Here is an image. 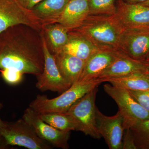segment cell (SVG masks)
Here are the masks:
<instances>
[{
	"label": "cell",
	"instance_id": "5",
	"mask_svg": "<svg viewBox=\"0 0 149 149\" xmlns=\"http://www.w3.org/2000/svg\"><path fill=\"white\" fill-rule=\"evenodd\" d=\"M0 134L8 146L29 149H51L52 146L40 139L28 123L22 118L13 122H6L0 128Z\"/></svg>",
	"mask_w": 149,
	"mask_h": 149
},
{
	"label": "cell",
	"instance_id": "33",
	"mask_svg": "<svg viewBox=\"0 0 149 149\" xmlns=\"http://www.w3.org/2000/svg\"><path fill=\"white\" fill-rule=\"evenodd\" d=\"M148 73H149V67L148 70Z\"/></svg>",
	"mask_w": 149,
	"mask_h": 149
},
{
	"label": "cell",
	"instance_id": "12",
	"mask_svg": "<svg viewBox=\"0 0 149 149\" xmlns=\"http://www.w3.org/2000/svg\"><path fill=\"white\" fill-rule=\"evenodd\" d=\"M116 15L124 29L149 27V7L116 0Z\"/></svg>",
	"mask_w": 149,
	"mask_h": 149
},
{
	"label": "cell",
	"instance_id": "6",
	"mask_svg": "<svg viewBox=\"0 0 149 149\" xmlns=\"http://www.w3.org/2000/svg\"><path fill=\"white\" fill-rule=\"evenodd\" d=\"M104 89L117 104L124 129H130L138 122L149 118V111L133 98L128 90L109 84L104 85Z\"/></svg>",
	"mask_w": 149,
	"mask_h": 149
},
{
	"label": "cell",
	"instance_id": "20",
	"mask_svg": "<svg viewBox=\"0 0 149 149\" xmlns=\"http://www.w3.org/2000/svg\"><path fill=\"white\" fill-rule=\"evenodd\" d=\"M102 80L103 82H109L113 86L128 91L149 90V73L148 71L135 72L123 77L107 78Z\"/></svg>",
	"mask_w": 149,
	"mask_h": 149
},
{
	"label": "cell",
	"instance_id": "23",
	"mask_svg": "<svg viewBox=\"0 0 149 149\" xmlns=\"http://www.w3.org/2000/svg\"><path fill=\"white\" fill-rule=\"evenodd\" d=\"M89 15H113L116 12V0H88Z\"/></svg>",
	"mask_w": 149,
	"mask_h": 149
},
{
	"label": "cell",
	"instance_id": "22",
	"mask_svg": "<svg viewBox=\"0 0 149 149\" xmlns=\"http://www.w3.org/2000/svg\"><path fill=\"white\" fill-rule=\"evenodd\" d=\"M130 129L138 149H149V118L138 122Z\"/></svg>",
	"mask_w": 149,
	"mask_h": 149
},
{
	"label": "cell",
	"instance_id": "7",
	"mask_svg": "<svg viewBox=\"0 0 149 149\" xmlns=\"http://www.w3.org/2000/svg\"><path fill=\"white\" fill-rule=\"evenodd\" d=\"M19 24L42 31L40 20L32 10L24 8L17 0H0V33L9 27Z\"/></svg>",
	"mask_w": 149,
	"mask_h": 149
},
{
	"label": "cell",
	"instance_id": "16",
	"mask_svg": "<svg viewBox=\"0 0 149 149\" xmlns=\"http://www.w3.org/2000/svg\"><path fill=\"white\" fill-rule=\"evenodd\" d=\"M53 56L63 77L71 85L78 81L85 66V61L63 52Z\"/></svg>",
	"mask_w": 149,
	"mask_h": 149
},
{
	"label": "cell",
	"instance_id": "24",
	"mask_svg": "<svg viewBox=\"0 0 149 149\" xmlns=\"http://www.w3.org/2000/svg\"><path fill=\"white\" fill-rule=\"evenodd\" d=\"M1 75L3 80L9 85H18L23 79V74L14 70L4 69L0 70Z\"/></svg>",
	"mask_w": 149,
	"mask_h": 149
},
{
	"label": "cell",
	"instance_id": "1",
	"mask_svg": "<svg viewBox=\"0 0 149 149\" xmlns=\"http://www.w3.org/2000/svg\"><path fill=\"white\" fill-rule=\"evenodd\" d=\"M45 55L41 31L19 24L0 33V70L36 76L43 72Z\"/></svg>",
	"mask_w": 149,
	"mask_h": 149
},
{
	"label": "cell",
	"instance_id": "14",
	"mask_svg": "<svg viewBox=\"0 0 149 149\" xmlns=\"http://www.w3.org/2000/svg\"><path fill=\"white\" fill-rule=\"evenodd\" d=\"M148 68L143 62L131 58L122 52L98 78L103 80L123 77L135 72H147Z\"/></svg>",
	"mask_w": 149,
	"mask_h": 149
},
{
	"label": "cell",
	"instance_id": "8",
	"mask_svg": "<svg viewBox=\"0 0 149 149\" xmlns=\"http://www.w3.org/2000/svg\"><path fill=\"white\" fill-rule=\"evenodd\" d=\"M45 55V66L43 72L37 76L36 87L42 92L51 91L62 93L71 86L63 77L58 69L54 56L50 52L41 31Z\"/></svg>",
	"mask_w": 149,
	"mask_h": 149
},
{
	"label": "cell",
	"instance_id": "27",
	"mask_svg": "<svg viewBox=\"0 0 149 149\" xmlns=\"http://www.w3.org/2000/svg\"><path fill=\"white\" fill-rule=\"evenodd\" d=\"M43 0H17V1L24 8L32 10L35 6Z\"/></svg>",
	"mask_w": 149,
	"mask_h": 149
},
{
	"label": "cell",
	"instance_id": "19",
	"mask_svg": "<svg viewBox=\"0 0 149 149\" xmlns=\"http://www.w3.org/2000/svg\"><path fill=\"white\" fill-rule=\"evenodd\" d=\"M42 32L50 52L53 55L61 52L68 40L69 30L55 22L42 25Z\"/></svg>",
	"mask_w": 149,
	"mask_h": 149
},
{
	"label": "cell",
	"instance_id": "9",
	"mask_svg": "<svg viewBox=\"0 0 149 149\" xmlns=\"http://www.w3.org/2000/svg\"><path fill=\"white\" fill-rule=\"evenodd\" d=\"M119 49L131 58L143 61L149 56V27L124 29Z\"/></svg>",
	"mask_w": 149,
	"mask_h": 149
},
{
	"label": "cell",
	"instance_id": "28",
	"mask_svg": "<svg viewBox=\"0 0 149 149\" xmlns=\"http://www.w3.org/2000/svg\"><path fill=\"white\" fill-rule=\"evenodd\" d=\"M9 146L6 144L4 139L0 134V149H7Z\"/></svg>",
	"mask_w": 149,
	"mask_h": 149
},
{
	"label": "cell",
	"instance_id": "10",
	"mask_svg": "<svg viewBox=\"0 0 149 149\" xmlns=\"http://www.w3.org/2000/svg\"><path fill=\"white\" fill-rule=\"evenodd\" d=\"M22 118L32 126L40 139L56 148L63 149L69 148L68 141L70 132L58 130L48 124L30 107L24 111Z\"/></svg>",
	"mask_w": 149,
	"mask_h": 149
},
{
	"label": "cell",
	"instance_id": "15",
	"mask_svg": "<svg viewBox=\"0 0 149 149\" xmlns=\"http://www.w3.org/2000/svg\"><path fill=\"white\" fill-rule=\"evenodd\" d=\"M89 15L88 0H70L56 22L69 31L79 27Z\"/></svg>",
	"mask_w": 149,
	"mask_h": 149
},
{
	"label": "cell",
	"instance_id": "4",
	"mask_svg": "<svg viewBox=\"0 0 149 149\" xmlns=\"http://www.w3.org/2000/svg\"><path fill=\"white\" fill-rule=\"evenodd\" d=\"M97 88L86 94L65 112L73 120L75 130L95 139H100L96 127L95 102Z\"/></svg>",
	"mask_w": 149,
	"mask_h": 149
},
{
	"label": "cell",
	"instance_id": "29",
	"mask_svg": "<svg viewBox=\"0 0 149 149\" xmlns=\"http://www.w3.org/2000/svg\"><path fill=\"white\" fill-rule=\"evenodd\" d=\"M126 2L131 4H140L144 2L147 0H124Z\"/></svg>",
	"mask_w": 149,
	"mask_h": 149
},
{
	"label": "cell",
	"instance_id": "3",
	"mask_svg": "<svg viewBox=\"0 0 149 149\" xmlns=\"http://www.w3.org/2000/svg\"><path fill=\"white\" fill-rule=\"evenodd\" d=\"M103 81L102 79L79 80L73 83L60 95L49 99L45 95H38L29 104L38 114L66 112L72 105L86 94L97 88Z\"/></svg>",
	"mask_w": 149,
	"mask_h": 149
},
{
	"label": "cell",
	"instance_id": "21",
	"mask_svg": "<svg viewBox=\"0 0 149 149\" xmlns=\"http://www.w3.org/2000/svg\"><path fill=\"white\" fill-rule=\"evenodd\" d=\"M39 116L43 121L58 130L69 132L75 130L74 122L65 113H51Z\"/></svg>",
	"mask_w": 149,
	"mask_h": 149
},
{
	"label": "cell",
	"instance_id": "30",
	"mask_svg": "<svg viewBox=\"0 0 149 149\" xmlns=\"http://www.w3.org/2000/svg\"><path fill=\"white\" fill-rule=\"evenodd\" d=\"M3 107V104H2L0 103V110ZM6 122L5 121H3L0 118V128L3 127V126H4L5 125Z\"/></svg>",
	"mask_w": 149,
	"mask_h": 149
},
{
	"label": "cell",
	"instance_id": "31",
	"mask_svg": "<svg viewBox=\"0 0 149 149\" xmlns=\"http://www.w3.org/2000/svg\"><path fill=\"white\" fill-rule=\"evenodd\" d=\"M142 62L144 64L146 65L147 66L149 67V56L146 59H145V60Z\"/></svg>",
	"mask_w": 149,
	"mask_h": 149
},
{
	"label": "cell",
	"instance_id": "25",
	"mask_svg": "<svg viewBox=\"0 0 149 149\" xmlns=\"http://www.w3.org/2000/svg\"><path fill=\"white\" fill-rule=\"evenodd\" d=\"M128 91L133 98L135 99L141 106L149 111V90Z\"/></svg>",
	"mask_w": 149,
	"mask_h": 149
},
{
	"label": "cell",
	"instance_id": "13",
	"mask_svg": "<svg viewBox=\"0 0 149 149\" xmlns=\"http://www.w3.org/2000/svg\"><path fill=\"white\" fill-rule=\"evenodd\" d=\"M122 52L120 50H99L85 62L79 80L97 79Z\"/></svg>",
	"mask_w": 149,
	"mask_h": 149
},
{
	"label": "cell",
	"instance_id": "2",
	"mask_svg": "<svg viewBox=\"0 0 149 149\" xmlns=\"http://www.w3.org/2000/svg\"><path fill=\"white\" fill-rule=\"evenodd\" d=\"M124 29L116 15H89L79 27L72 30L87 38L99 50H120V37Z\"/></svg>",
	"mask_w": 149,
	"mask_h": 149
},
{
	"label": "cell",
	"instance_id": "11",
	"mask_svg": "<svg viewBox=\"0 0 149 149\" xmlns=\"http://www.w3.org/2000/svg\"><path fill=\"white\" fill-rule=\"evenodd\" d=\"M96 123L98 132L110 149H122L125 129L123 118L119 111L113 116H107L96 107Z\"/></svg>",
	"mask_w": 149,
	"mask_h": 149
},
{
	"label": "cell",
	"instance_id": "17",
	"mask_svg": "<svg viewBox=\"0 0 149 149\" xmlns=\"http://www.w3.org/2000/svg\"><path fill=\"white\" fill-rule=\"evenodd\" d=\"M98 50L87 38L76 31L71 30L68 32V40L61 52L77 57L86 62Z\"/></svg>",
	"mask_w": 149,
	"mask_h": 149
},
{
	"label": "cell",
	"instance_id": "32",
	"mask_svg": "<svg viewBox=\"0 0 149 149\" xmlns=\"http://www.w3.org/2000/svg\"><path fill=\"white\" fill-rule=\"evenodd\" d=\"M141 4L143 5L149 7V0H147L146 1L142 3H140Z\"/></svg>",
	"mask_w": 149,
	"mask_h": 149
},
{
	"label": "cell",
	"instance_id": "26",
	"mask_svg": "<svg viewBox=\"0 0 149 149\" xmlns=\"http://www.w3.org/2000/svg\"><path fill=\"white\" fill-rule=\"evenodd\" d=\"M138 149L135 144L133 133L130 129H125L123 132L122 149Z\"/></svg>",
	"mask_w": 149,
	"mask_h": 149
},
{
	"label": "cell",
	"instance_id": "18",
	"mask_svg": "<svg viewBox=\"0 0 149 149\" xmlns=\"http://www.w3.org/2000/svg\"><path fill=\"white\" fill-rule=\"evenodd\" d=\"M70 0H43L32 10L42 26L56 22Z\"/></svg>",
	"mask_w": 149,
	"mask_h": 149
}]
</instances>
